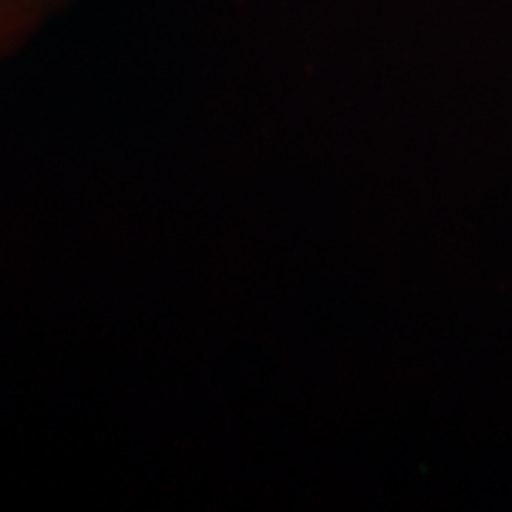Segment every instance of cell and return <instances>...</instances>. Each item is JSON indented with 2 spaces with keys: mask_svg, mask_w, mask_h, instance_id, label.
<instances>
[{
  "mask_svg": "<svg viewBox=\"0 0 512 512\" xmlns=\"http://www.w3.org/2000/svg\"><path fill=\"white\" fill-rule=\"evenodd\" d=\"M80 0H0V60L23 52L49 23Z\"/></svg>",
  "mask_w": 512,
  "mask_h": 512,
  "instance_id": "obj_1",
  "label": "cell"
}]
</instances>
